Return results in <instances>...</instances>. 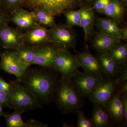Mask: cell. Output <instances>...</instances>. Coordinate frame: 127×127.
Segmentation results:
<instances>
[{"instance_id": "obj_1", "label": "cell", "mask_w": 127, "mask_h": 127, "mask_svg": "<svg viewBox=\"0 0 127 127\" xmlns=\"http://www.w3.org/2000/svg\"><path fill=\"white\" fill-rule=\"evenodd\" d=\"M52 68L29 69L18 81L28 90L41 104L54 100L59 78Z\"/></svg>"}, {"instance_id": "obj_2", "label": "cell", "mask_w": 127, "mask_h": 127, "mask_svg": "<svg viewBox=\"0 0 127 127\" xmlns=\"http://www.w3.org/2000/svg\"><path fill=\"white\" fill-rule=\"evenodd\" d=\"M83 98L76 90L71 79L61 76L54 100L62 113L65 114H76L83 107Z\"/></svg>"}, {"instance_id": "obj_3", "label": "cell", "mask_w": 127, "mask_h": 127, "mask_svg": "<svg viewBox=\"0 0 127 127\" xmlns=\"http://www.w3.org/2000/svg\"><path fill=\"white\" fill-rule=\"evenodd\" d=\"M8 93L9 108L24 113L40 108L41 104L18 80L10 83Z\"/></svg>"}, {"instance_id": "obj_4", "label": "cell", "mask_w": 127, "mask_h": 127, "mask_svg": "<svg viewBox=\"0 0 127 127\" xmlns=\"http://www.w3.org/2000/svg\"><path fill=\"white\" fill-rule=\"evenodd\" d=\"M79 61L68 49L60 48L54 58L52 69L63 77L72 79L79 72Z\"/></svg>"}, {"instance_id": "obj_5", "label": "cell", "mask_w": 127, "mask_h": 127, "mask_svg": "<svg viewBox=\"0 0 127 127\" xmlns=\"http://www.w3.org/2000/svg\"><path fill=\"white\" fill-rule=\"evenodd\" d=\"M81 0H26L25 3L34 9H42L53 16L61 15L64 12L73 9Z\"/></svg>"}, {"instance_id": "obj_6", "label": "cell", "mask_w": 127, "mask_h": 127, "mask_svg": "<svg viewBox=\"0 0 127 127\" xmlns=\"http://www.w3.org/2000/svg\"><path fill=\"white\" fill-rule=\"evenodd\" d=\"M118 87L115 77L103 78L88 98L94 104L100 105L105 108Z\"/></svg>"}, {"instance_id": "obj_7", "label": "cell", "mask_w": 127, "mask_h": 127, "mask_svg": "<svg viewBox=\"0 0 127 127\" xmlns=\"http://www.w3.org/2000/svg\"><path fill=\"white\" fill-rule=\"evenodd\" d=\"M49 30L52 43L58 47L72 48L76 51V35L71 27L66 25H56Z\"/></svg>"}, {"instance_id": "obj_8", "label": "cell", "mask_w": 127, "mask_h": 127, "mask_svg": "<svg viewBox=\"0 0 127 127\" xmlns=\"http://www.w3.org/2000/svg\"><path fill=\"white\" fill-rule=\"evenodd\" d=\"M103 78L101 75L79 72L71 79L78 93L84 98L89 97Z\"/></svg>"}, {"instance_id": "obj_9", "label": "cell", "mask_w": 127, "mask_h": 127, "mask_svg": "<svg viewBox=\"0 0 127 127\" xmlns=\"http://www.w3.org/2000/svg\"><path fill=\"white\" fill-rule=\"evenodd\" d=\"M0 67L5 71L14 75L17 80L20 79L28 69L16 56L15 51H8L1 55Z\"/></svg>"}, {"instance_id": "obj_10", "label": "cell", "mask_w": 127, "mask_h": 127, "mask_svg": "<svg viewBox=\"0 0 127 127\" xmlns=\"http://www.w3.org/2000/svg\"><path fill=\"white\" fill-rule=\"evenodd\" d=\"M0 43L6 49L16 50L25 44L24 34L7 25L0 29Z\"/></svg>"}, {"instance_id": "obj_11", "label": "cell", "mask_w": 127, "mask_h": 127, "mask_svg": "<svg viewBox=\"0 0 127 127\" xmlns=\"http://www.w3.org/2000/svg\"><path fill=\"white\" fill-rule=\"evenodd\" d=\"M24 34L27 45L36 47L52 43L50 30L40 25L27 30Z\"/></svg>"}, {"instance_id": "obj_12", "label": "cell", "mask_w": 127, "mask_h": 127, "mask_svg": "<svg viewBox=\"0 0 127 127\" xmlns=\"http://www.w3.org/2000/svg\"><path fill=\"white\" fill-rule=\"evenodd\" d=\"M59 47L48 44L36 47V54L31 65H35L44 68H52L54 58Z\"/></svg>"}, {"instance_id": "obj_13", "label": "cell", "mask_w": 127, "mask_h": 127, "mask_svg": "<svg viewBox=\"0 0 127 127\" xmlns=\"http://www.w3.org/2000/svg\"><path fill=\"white\" fill-rule=\"evenodd\" d=\"M79 65L84 72L102 76L103 73L100 67L97 57L94 56L88 51L78 52L76 55Z\"/></svg>"}, {"instance_id": "obj_14", "label": "cell", "mask_w": 127, "mask_h": 127, "mask_svg": "<svg viewBox=\"0 0 127 127\" xmlns=\"http://www.w3.org/2000/svg\"><path fill=\"white\" fill-rule=\"evenodd\" d=\"M14 11L12 21L20 29L28 30L39 25L33 11H29L19 7Z\"/></svg>"}, {"instance_id": "obj_15", "label": "cell", "mask_w": 127, "mask_h": 127, "mask_svg": "<svg viewBox=\"0 0 127 127\" xmlns=\"http://www.w3.org/2000/svg\"><path fill=\"white\" fill-rule=\"evenodd\" d=\"M121 39L99 32L94 33L92 43L97 53L108 52L114 46L120 43Z\"/></svg>"}, {"instance_id": "obj_16", "label": "cell", "mask_w": 127, "mask_h": 127, "mask_svg": "<svg viewBox=\"0 0 127 127\" xmlns=\"http://www.w3.org/2000/svg\"><path fill=\"white\" fill-rule=\"evenodd\" d=\"M105 108L114 123L117 125L124 124L122 101L117 90L108 102Z\"/></svg>"}, {"instance_id": "obj_17", "label": "cell", "mask_w": 127, "mask_h": 127, "mask_svg": "<svg viewBox=\"0 0 127 127\" xmlns=\"http://www.w3.org/2000/svg\"><path fill=\"white\" fill-rule=\"evenodd\" d=\"M81 16L79 27L83 29L84 33V40L87 42L93 35L94 32L95 14L92 7L83 6L81 7Z\"/></svg>"}, {"instance_id": "obj_18", "label": "cell", "mask_w": 127, "mask_h": 127, "mask_svg": "<svg viewBox=\"0 0 127 127\" xmlns=\"http://www.w3.org/2000/svg\"><path fill=\"white\" fill-rule=\"evenodd\" d=\"M97 54L98 59L103 74L107 77H116L121 70L122 65L117 64L108 52Z\"/></svg>"}, {"instance_id": "obj_19", "label": "cell", "mask_w": 127, "mask_h": 127, "mask_svg": "<svg viewBox=\"0 0 127 127\" xmlns=\"http://www.w3.org/2000/svg\"><path fill=\"white\" fill-rule=\"evenodd\" d=\"M95 23L100 32L122 39V28L116 21L110 18L101 17L96 18Z\"/></svg>"}, {"instance_id": "obj_20", "label": "cell", "mask_w": 127, "mask_h": 127, "mask_svg": "<svg viewBox=\"0 0 127 127\" xmlns=\"http://www.w3.org/2000/svg\"><path fill=\"white\" fill-rule=\"evenodd\" d=\"M125 7L120 0H111L102 14L116 21L119 25L123 21Z\"/></svg>"}, {"instance_id": "obj_21", "label": "cell", "mask_w": 127, "mask_h": 127, "mask_svg": "<svg viewBox=\"0 0 127 127\" xmlns=\"http://www.w3.org/2000/svg\"><path fill=\"white\" fill-rule=\"evenodd\" d=\"M92 119L93 127H108L111 125V118L104 107L94 104Z\"/></svg>"}, {"instance_id": "obj_22", "label": "cell", "mask_w": 127, "mask_h": 127, "mask_svg": "<svg viewBox=\"0 0 127 127\" xmlns=\"http://www.w3.org/2000/svg\"><path fill=\"white\" fill-rule=\"evenodd\" d=\"M15 51L18 60L28 68L31 65L36 54V47L25 45Z\"/></svg>"}, {"instance_id": "obj_23", "label": "cell", "mask_w": 127, "mask_h": 127, "mask_svg": "<svg viewBox=\"0 0 127 127\" xmlns=\"http://www.w3.org/2000/svg\"><path fill=\"white\" fill-rule=\"evenodd\" d=\"M108 52L114 61L118 65H122L127 62V44L120 43L117 44L113 47Z\"/></svg>"}, {"instance_id": "obj_24", "label": "cell", "mask_w": 127, "mask_h": 127, "mask_svg": "<svg viewBox=\"0 0 127 127\" xmlns=\"http://www.w3.org/2000/svg\"><path fill=\"white\" fill-rule=\"evenodd\" d=\"M38 24L49 27L50 28L56 26L54 16L48 12L44 9H36L33 11Z\"/></svg>"}, {"instance_id": "obj_25", "label": "cell", "mask_w": 127, "mask_h": 127, "mask_svg": "<svg viewBox=\"0 0 127 127\" xmlns=\"http://www.w3.org/2000/svg\"><path fill=\"white\" fill-rule=\"evenodd\" d=\"M23 113L22 111L15 110L12 113L6 114L4 117L6 119V124L8 127H24L25 122L21 117Z\"/></svg>"}, {"instance_id": "obj_26", "label": "cell", "mask_w": 127, "mask_h": 127, "mask_svg": "<svg viewBox=\"0 0 127 127\" xmlns=\"http://www.w3.org/2000/svg\"><path fill=\"white\" fill-rule=\"evenodd\" d=\"M63 14L65 17V25L67 26L71 27L73 26L79 27L81 16V8L77 10L73 9L68 10L64 12Z\"/></svg>"}, {"instance_id": "obj_27", "label": "cell", "mask_w": 127, "mask_h": 127, "mask_svg": "<svg viewBox=\"0 0 127 127\" xmlns=\"http://www.w3.org/2000/svg\"><path fill=\"white\" fill-rule=\"evenodd\" d=\"M77 116L78 127H93V124L92 119H88L84 116V113L81 110H78L76 113Z\"/></svg>"}, {"instance_id": "obj_28", "label": "cell", "mask_w": 127, "mask_h": 127, "mask_svg": "<svg viewBox=\"0 0 127 127\" xmlns=\"http://www.w3.org/2000/svg\"><path fill=\"white\" fill-rule=\"evenodd\" d=\"M110 1L111 0H96L92 8L97 12L102 14L103 12L107 6Z\"/></svg>"}, {"instance_id": "obj_29", "label": "cell", "mask_w": 127, "mask_h": 127, "mask_svg": "<svg viewBox=\"0 0 127 127\" xmlns=\"http://www.w3.org/2000/svg\"><path fill=\"white\" fill-rule=\"evenodd\" d=\"M116 81L118 85V87L127 80V68L126 63L122 65V68L118 75L115 77Z\"/></svg>"}, {"instance_id": "obj_30", "label": "cell", "mask_w": 127, "mask_h": 127, "mask_svg": "<svg viewBox=\"0 0 127 127\" xmlns=\"http://www.w3.org/2000/svg\"><path fill=\"white\" fill-rule=\"evenodd\" d=\"M26 0H4L5 5L7 9L9 10H15L16 9L20 7Z\"/></svg>"}, {"instance_id": "obj_31", "label": "cell", "mask_w": 127, "mask_h": 127, "mask_svg": "<svg viewBox=\"0 0 127 127\" xmlns=\"http://www.w3.org/2000/svg\"><path fill=\"white\" fill-rule=\"evenodd\" d=\"M48 125L34 119H30L25 122L24 127H47Z\"/></svg>"}, {"instance_id": "obj_32", "label": "cell", "mask_w": 127, "mask_h": 127, "mask_svg": "<svg viewBox=\"0 0 127 127\" xmlns=\"http://www.w3.org/2000/svg\"><path fill=\"white\" fill-rule=\"evenodd\" d=\"M124 109V124L125 126L127 124V93L121 95Z\"/></svg>"}, {"instance_id": "obj_33", "label": "cell", "mask_w": 127, "mask_h": 127, "mask_svg": "<svg viewBox=\"0 0 127 127\" xmlns=\"http://www.w3.org/2000/svg\"><path fill=\"white\" fill-rule=\"evenodd\" d=\"M0 104L9 108L8 92L0 90Z\"/></svg>"}, {"instance_id": "obj_34", "label": "cell", "mask_w": 127, "mask_h": 127, "mask_svg": "<svg viewBox=\"0 0 127 127\" xmlns=\"http://www.w3.org/2000/svg\"><path fill=\"white\" fill-rule=\"evenodd\" d=\"M11 88L10 83L5 81L2 78L0 77V90L9 92Z\"/></svg>"}, {"instance_id": "obj_35", "label": "cell", "mask_w": 127, "mask_h": 127, "mask_svg": "<svg viewBox=\"0 0 127 127\" xmlns=\"http://www.w3.org/2000/svg\"><path fill=\"white\" fill-rule=\"evenodd\" d=\"M7 16L2 10L0 9V29L7 25Z\"/></svg>"}, {"instance_id": "obj_36", "label": "cell", "mask_w": 127, "mask_h": 127, "mask_svg": "<svg viewBox=\"0 0 127 127\" xmlns=\"http://www.w3.org/2000/svg\"><path fill=\"white\" fill-rule=\"evenodd\" d=\"M119 87L120 88H118L117 91L120 94V95L127 93V82L125 81L122 83Z\"/></svg>"}, {"instance_id": "obj_37", "label": "cell", "mask_w": 127, "mask_h": 127, "mask_svg": "<svg viewBox=\"0 0 127 127\" xmlns=\"http://www.w3.org/2000/svg\"><path fill=\"white\" fill-rule=\"evenodd\" d=\"M122 39L125 41L127 40V27L122 28Z\"/></svg>"}, {"instance_id": "obj_38", "label": "cell", "mask_w": 127, "mask_h": 127, "mask_svg": "<svg viewBox=\"0 0 127 127\" xmlns=\"http://www.w3.org/2000/svg\"><path fill=\"white\" fill-rule=\"evenodd\" d=\"M6 113L5 112L2 108V106L0 104V116L5 117L6 115Z\"/></svg>"}, {"instance_id": "obj_39", "label": "cell", "mask_w": 127, "mask_h": 127, "mask_svg": "<svg viewBox=\"0 0 127 127\" xmlns=\"http://www.w3.org/2000/svg\"><path fill=\"white\" fill-rule=\"evenodd\" d=\"M120 1L122 2V3L125 6H126L127 4V0H120Z\"/></svg>"}, {"instance_id": "obj_40", "label": "cell", "mask_w": 127, "mask_h": 127, "mask_svg": "<svg viewBox=\"0 0 127 127\" xmlns=\"http://www.w3.org/2000/svg\"><path fill=\"white\" fill-rule=\"evenodd\" d=\"M86 2H88L89 3H91L93 2H95L96 0H84Z\"/></svg>"}, {"instance_id": "obj_41", "label": "cell", "mask_w": 127, "mask_h": 127, "mask_svg": "<svg viewBox=\"0 0 127 127\" xmlns=\"http://www.w3.org/2000/svg\"><path fill=\"white\" fill-rule=\"evenodd\" d=\"M2 4V0H0V6Z\"/></svg>"}]
</instances>
